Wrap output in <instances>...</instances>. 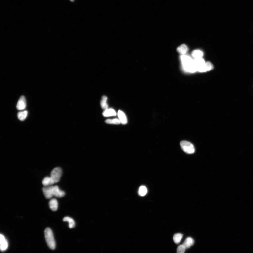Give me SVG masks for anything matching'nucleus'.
I'll list each match as a JSON object with an SVG mask.
<instances>
[{
  "label": "nucleus",
  "instance_id": "f257e3e1",
  "mask_svg": "<svg viewBox=\"0 0 253 253\" xmlns=\"http://www.w3.org/2000/svg\"><path fill=\"white\" fill-rule=\"evenodd\" d=\"M45 239L47 244L50 249L54 250L56 248V243L52 230L46 228L44 231Z\"/></svg>",
  "mask_w": 253,
  "mask_h": 253
},
{
  "label": "nucleus",
  "instance_id": "f03ea898",
  "mask_svg": "<svg viewBox=\"0 0 253 253\" xmlns=\"http://www.w3.org/2000/svg\"><path fill=\"white\" fill-rule=\"evenodd\" d=\"M180 146L183 151L187 154H192L195 152L194 146L189 142L182 141L181 142Z\"/></svg>",
  "mask_w": 253,
  "mask_h": 253
},
{
  "label": "nucleus",
  "instance_id": "7ed1b4c3",
  "mask_svg": "<svg viewBox=\"0 0 253 253\" xmlns=\"http://www.w3.org/2000/svg\"><path fill=\"white\" fill-rule=\"evenodd\" d=\"M62 175V170L60 168H56L53 169L50 174V177L55 183L59 182Z\"/></svg>",
  "mask_w": 253,
  "mask_h": 253
},
{
  "label": "nucleus",
  "instance_id": "20e7f679",
  "mask_svg": "<svg viewBox=\"0 0 253 253\" xmlns=\"http://www.w3.org/2000/svg\"><path fill=\"white\" fill-rule=\"evenodd\" d=\"M183 66L184 67V69L186 71H187L190 67L194 63V60L192 59L189 56H188L183 55L181 57Z\"/></svg>",
  "mask_w": 253,
  "mask_h": 253
},
{
  "label": "nucleus",
  "instance_id": "39448f33",
  "mask_svg": "<svg viewBox=\"0 0 253 253\" xmlns=\"http://www.w3.org/2000/svg\"><path fill=\"white\" fill-rule=\"evenodd\" d=\"M51 192L53 196H55L58 198L62 197L65 194V192L60 190L57 186H51Z\"/></svg>",
  "mask_w": 253,
  "mask_h": 253
},
{
  "label": "nucleus",
  "instance_id": "423d86ee",
  "mask_svg": "<svg viewBox=\"0 0 253 253\" xmlns=\"http://www.w3.org/2000/svg\"><path fill=\"white\" fill-rule=\"evenodd\" d=\"M26 98L24 96H22L17 103L16 108L18 110H23L26 109Z\"/></svg>",
  "mask_w": 253,
  "mask_h": 253
},
{
  "label": "nucleus",
  "instance_id": "0eeeda50",
  "mask_svg": "<svg viewBox=\"0 0 253 253\" xmlns=\"http://www.w3.org/2000/svg\"><path fill=\"white\" fill-rule=\"evenodd\" d=\"M8 247V242L4 236L1 234L0 235V248L1 251H4L7 249Z\"/></svg>",
  "mask_w": 253,
  "mask_h": 253
},
{
  "label": "nucleus",
  "instance_id": "6e6552de",
  "mask_svg": "<svg viewBox=\"0 0 253 253\" xmlns=\"http://www.w3.org/2000/svg\"><path fill=\"white\" fill-rule=\"evenodd\" d=\"M213 69V65L210 62H207L205 63V65L203 66L198 68L197 70L198 71L201 72H203L209 70Z\"/></svg>",
  "mask_w": 253,
  "mask_h": 253
},
{
  "label": "nucleus",
  "instance_id": "1a4fd4ad",
  "mask_svg": "<svg viewBox=\"0 0 253 253\" xmlns=\"http://www.w3.org/2000/svg\"><path fill=\"white\" fill-rule=\"evenodd\" d=\"M51 186H44L43 188V191L44 196L47 199H50L53 196L51 193Z\"/></svg>",
  "mask_w": 253,
  "mask_h": 253
},
{
  "label": "nucleus",
  "instance_id": "9d476101",
  "mask_svg": "<svg viewBox=\"0 0 253 253\" xmlns=\"http://www.w3.org/2000/svg\"><path fill=\"white\" fill-rule=\"evenodd\" d=\"M50 208L52 211H57L58 208V203L56 199L53 198L51 199L49 202Z\"/></svg>",
  "mask_w": 253,
  "mask_h": 253
},
{
  "label": "nucleus",
  "instance_id": "9b49d317",
  "mask_svg": "<svg viewBox=\"0 0 253 253\" xmlns=\"http://www.w3.org/2000/svg\"><path fill=\"white\" fill-rule=\"evenodd\" d=\"M118 116L121 123L122 124H126L127 123V119L126 115L122 111L119 110L118 112Z\"/></svg>",
  "mask_w": 253,
  "mask_h": 253
},
{
  "label": "nucleus",
  "instance_id": "f8f14e48",
  "mask_svg": "<svg viewBox=\"0 0 253 253\" xmlns=\"http://www.w3.org/2000/svg\"><path fill=\"white\" fill-rule=\"evenodd\" d=\"M194 243V241L193 239L191 237H189L186 239L183 244L185 246L186 249H188L193 246Z\"/></svg>",
  "mask_w": 253,
  "mask_h": 253
},
{
  "label": "nucleus",
  "instance_id": "ddd939ff",
  "mask_svg": "<svg viewBox=\"0 0 253 253\" xmlns=\"http://www.w3.org/2000/svg\"><path fill=\"white\" fill-rule=\"evenodd\" d=\"M103 116L105 117L115 116L116 115L115 111L112 109H106L103 112Z\"/></svg>",
  "mask_w": 253,
  "mask_h": 253
},
{
  "label": "nucleus",
  "instance_id": "4468645a",
  "mask_svg": "<svg viewBox=\"0 0 253 253\" xmlns=\"http://www.w3.org/2000/svg\"><path fill=\"white\" fill-rule=\"evenodd\" d=\"M42 184L44 186H51L55 183L50 176V177H46L44 178L42 180Z\"/></svg>",
  "mask_w": 253,
  "mask_h": 253
},
{
  "label": "nucleus",
  "instance_id": "2eb2a0df",
  "mask_svg": "<svg viewBox=\"0 0 253 253\" xmlns=\"http://www.w3.org/2000/svg\"><path fill=\"white\" fill-rule=\"evenodd\" d=\"M194 63L196 65L197 69L198 68L202 67L205 63V62L204 60H203V59H202V57L195 59L194 60Z\"/></svg>",
  "mask_w": 253,
  "mask_h": 253
},
{
  "label": "nucleus",
  "instance_id": "dca6fc26",
  "mask_svg": "<svg viewBox=\"0 0 253 253\" xmlns=\"http://www.w3.org/2000/svg\"><path fill=\"white\" fill-rule=\"evenodd\" d=\"M64 221H68L69 222V227L70 228H73L75 226V223L73 219L69 217H66L63 219Z\"/></svg>",
  "mask_w": 253,
  "mask_h": 253
},
{
  "label": "nucleus",
  "instance_id": "f3484780",
  "mask_svg": "<svg viewBox=\"0 0 253 253\" xmlns=\"http://www.w3.org/2000/svg\"><path fill=\"white\" fill-rule=\"evenodd\" d=\"M28 115V112L27 110L23 111L18 112L17 117L21 121H24L26 119Z\"/></svg>",
  "mask_w": 253,
  "mask_h": 253
},
{
  "label": "nucleus",
  "instance_id": "a211bd4d",
  "mask_svg": "<svg viewBox=\"0 0 253 253\" xmlns=\"http://www.w3.org/2000/svg\"><path fill=\"white\" fill-rule=\"evenodd\" d=\"M183 235L182 233H176L173 236V240L174 243L176 244H179L182 238Z\"/></svg>",
  "mask_w": 253,
  "mask_h": 253
},
{
  "label": "nucleus",
  "instance_id": "6ab92c4d",
  "mask_svg": "<svg viewBox=\"0 0 253 253\" xmlns=\"http://www.w3.org/2000/svg\"><path fill=\"white\" fill-rule=\"evenodd\" d=\"M107 98L105 96L102 97V100L101 101V108L104 110L108 109V106L107 104Z\"/></svg>",
  "mask_w": 253,
  "mask_h": 253
},
{
  "label": "nucleus",
  "instance_id": "aec40b11",
  "mask_svg": "<svg viewBox=\"0 0 253 253\" xmlns=\"http://www.w3.org/2000/svg\"><path fill=\"white\" fill-rule=\"evenodd\" d=\"M187 50V48L186 45L182 44L177 49V51L180 54L184 55L186 52Z\"/></svg>",
  "mask_w": 253,
  "mask_h": 253
},
{
  "label": "nucleus",
  "instance_id": "412c9836",
  "mask_svg": "<svg viewBox=\"0 0 253 253\" xmlns=\"http://www.w3.org/2000/svg\"><path fill=\"white\" fill-rule=\"evenodd\" d=\"M147 190L146 187L144 186H142L140 187L139 190V194L141 196H144L147 193Z\"/></svg>",
  "mask_w": 253,
  "mask_h": 253
},
{
  "label": "nucleus",
  "instance_id": "4be33fe9",
  "mask_svg": "<svg viewBox=\"0 0 253 253\" xmlns=\"http://www.w3.org/2000/svg\"><path fill=\"white\" fill-rule=\"evenodd\" d=\"M105 122L108 124H118L121 123L119 119L118 118H114L113 119H107L105 121Z\"/></svg>",
  "mask_w": 253,
  "mask_h": 253
},
{
  "label": "nucleus",
  "instance_id": "5701e85b",
  "mask_svg": "<svg viewBox=\"0 0 253 253\" xmlns=\"http://www.w3.org/2000/svg\"><path fill=\"white\" fill-rule=\"evenodd\" d=\"M193 57L195 59L199 58L202 57L203 56V53L200 50H195L193 51L192 54Z\"/></svg>",
  "mask_w": 253,
  "mask_h": 253
},
{
  "label": "nucleus",
  "instance_id": "b1692460",
  "mask_svg": "<svg viewBox=\"0 0 253 253\" xmlns=\"http://www.w3.org/2000/svg\"><path fill=\"white\" fill-rule=\"evenodd\" d=\"M186 248L183 244L180 245L177 249V253H185Z\"/></svg>",
  "mask_w": 253,
  "mask_h": 253
},
{
  "label": "nucleus",
  "instance_id": "393cba45",
  "mask_svg": "<svg viewBox=\"0 0 253 253\" xmlns=\"http://www.w3.org/2000/svg\"><path fill=\"white\" fill-rule=\"evenodd\" d=\"M70 1H71V2H74V0H70Z\"/></svg>",
  "mask_w": 253,
  "mask_h": 253
}]
</instances>
